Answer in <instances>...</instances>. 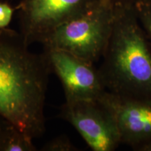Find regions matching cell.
I'll return each mask as SVG.
<instances>
[{
    "instance_id": "obj_1",
    "label": "cell",
    "mask_w": 151,
    "mask_h": 151,
    "mask_svg": "<svg viewBox=\"0 0 151 151\" xmlns=\"http://www.w3.org/2000/svg\"><path fill=\"white\" fill-rule=\"evenodd\" d=\"M21 34L0 29V116L32 139L46 130L44 106L52 71L46 52L35 53Z\"/></svg>"
},
{
    "instance_id": "obj_2",
    "label": "cell",
    "mask_w": 151,
    "mask_h": 151,
    "mask_svg": "<svg viewBox=\"0 0 151 151\" xmlns=\"http://www.w3.org/2000/svg\"><path fill=\"white\" fill-rule=\"evenodd\" d=\"M99 68L107 91L151 99V43L135 5H115L112 32Z\"/></svg>"
},
{
    "instance_id": "obj_3",
    "label": "cell",
    "mask_w": 151,
    "mask_h": 151,
    "mask_svg": "<svg viewBox=\"0 0 151 151\" xmlns=\"http://www.w3.org/2000/svg\"><path fill=\"white\" fill-rule=\"evenodd\" d=\"M115 4L98 0L84 14L61 24L41 43L43 49H58L94 64L102 58L112 32Z\"/></svg>"
},
{
    "instance_id": "obj_4",
    "label": "cell",
    "mask_w": 151,
    "mask_h": 151,
    "mask_svg": "<svg viewBox=\"0 0 151 151\" xmlns=\"http://www.w3.org/2000/svg\"><path fill=\"white\" fill-rule=\"evenodd\" d=\"M98 0H20V33L29 46L41 43L55 29L91 8Z\"/></svg>"
},
{
    "instance_id": "obj_5",
    "label": "cell",
    "mask_w": 151,
    "mask_h": 151,
    "mask_svg": "<svg viewBox=\"0 0 151 151\" xmlns=\"http://www.w3.org/2000/svg\"><path fill=\"white\" fill-rule=\"evenodd\" d=\"M60 116L78 131L93 151H113L121 144L114 117L99 99L65 101Z\"/></svg>"
},
{
    "instance_id": "obj_6",
    "label": "cell",
    "mask_w": 151,
    "mask_h": 151,
    "mask_svg": "<svg viewBox=\"0 0 151 151\" xmlns=\"http://www.w3.org/2000/svg\"><path fill=\"white\" fill-rule=\"evenodd\" d=\"M52 71L61 81L65 101L98 100L106 91L99 69L69 52L43 49Z\"/></svg>"
},
{
    "instance_id": "obj_7",
    "label": "cell",
    "mask_w": 151,
    "mask_h": 151,
    "mask_svg": "<svg viewBox=\"0 0 151 151\" xmlns=\"http://www.w3.org/2000/svg\"><path fill=\"white\" fill-rule=\"evenodd\" d=\"M99 101L116 120L121 144L137 151H151V99L124 97L106 91Z\"/></svg>"
},
{
    "instance_id": "obj_8",
    "label": "cell",
    "mask_w": 151,
    "mask_h": 151,
    "mask_svg": "<svg viewBox=\"0 0 151 151\" xmlns=\"http://www.w3.org/2000/svg\"><path fill=\"white\" fill-rule=\"evenodd\" d=\"M30 138L11 122L0 120V151H36Z\"/></svg>"
},
{
    "instance_id": "obj_9",
    "label": "cell",
    "mask_w": 151,
    "mask_h": 151,
    "mask_svg": "<svg viewBox=\"0 0 151 151\" xmlns=\"http://www.w3.org/2000/svg\"><path fill=\"white\" fill-rule=\"evenodd\" d=\"M138 18L151 43V0H139L135 4Z\"/></svg>"
},
{
    "instance_id": "obj_10",
    "label": "cell",
    "mask_w": 151,
    "mask_h": 151,
    "mask_svg": "<svg viewBox=\"0 0 151 151\" xmlns=\"http://www.w3.org/2000/svg\"><path fill=\"white\" fill-rule=\"evenodd\" d=\"M43 151H76L77 149L65 137L55 138L43 147Z\"/></svg>"
},
{
    "instance_id": "obj_11",
    "label": "cell",
    "mask_w": 151,
    "mask_h": 151,
    "mask_svg": "<svg viewBox=\"0 0 151 151\" xmlns=\"http://www.w3.org/2000/svg\"><path fill=\"white\" fill-rule=\"evenodd\" d=\"M14 9L8 3L0 2V29L8 27L12 19Z\"/></svg>"
},
{
    "instance_id": "obj_12",
    "label": "cell",
    "mask_w": 151,
    "mask_h": 151,
    "mask_svg": "<svg viewBox=\"0 0 151 151\" xmlns=\"http://www.w3.org/2000/svg\"><path fill=\"white\" fill-rule=\"evenodd\" d=\"M115 5H135L139 0H110Z\"/></svg>"
},
{
    "instance_id": "obj_13",
    "label": "cell",
    "mask_w": 151,
    "mask_h": 151,
    "mask_svg": "<svg viewBox=\"0 0 151 151\" xmlns=\"http://www.w3.org/2000/svg\"><path fill=\"white\" fill-rule=\"evenodd\" d=\"M1 116H0V120H1Z\"/></svg>"
}]
</instances>
